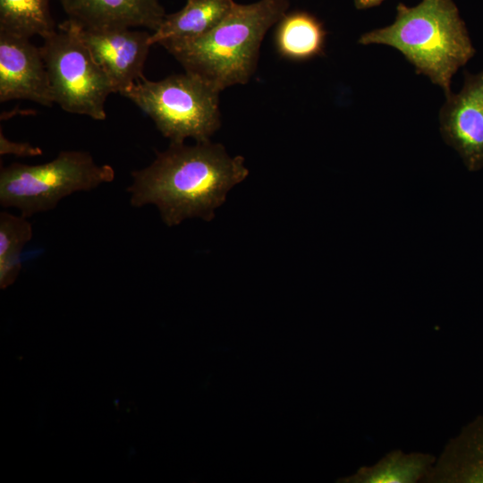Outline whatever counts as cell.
<instances>
[{
  "label": "cell",
  "mask_w": 483,
  "mask_h": 483,
  "mask_svg": "<svg viewBox=\"0 0 483 483\" xmlns=\"http://www.w3.org/2000/svg\"><path fill=\"white\" fill-rule=\"evenodd\" d=\"M358 43L396 49L445 96L452 92L454 74L475 55L453 0H421L414 6L400 3L393 23L363 33Z\"/></svg>",
  "instance_id": "obj_2"
},
{
  "label": "cell",
  "mask_w": 483,
  "mask_h": 483,
  "mask_svg": "<svg viewBox=\"0 0 483 483\" xmlns=\"http://www.w3.org/2000/svg\"><path fill=\"white\" fill-rule=\"evenodd\" d=\"M289 8V0L234 3L227 15L207 34L161 44L184 68L218 90L249 82L268 30Z\"/></svg>",
  "instance_id": "obj_3"
},
{
  "label": "cell",
  "mask_w": 483,
  "mask_h": 483,
  "mask_svg": "<svg viewBox=\"0 0 483 483\" xmlns=\"http://www.w3.org/2000/svg\"><path fill=\"white\" fill-rule=\"evenodd\" d=\"M50 0H0V32L27 38L43 39L55 33L57 26L51 15Z\"/></svg>",
  "instance_id": "obj_15"
},
{
  "label": "cell",
  "mask_w": 483,
  "mask_h": 483,
  "mask_svg": "<svg viewBox=\"0 0 483 483\" xmlns=\"http://www.w3.org/2000/svg\"><path fill=\"white\" fill-rule=\"evenodd\" d=\"M40 49L54 103L65 112L105 120L106 101L114 88L81 39L78 25L66 19L43 39Z\"/></svg>",
  "instance_id": "obj_6"
},
{
  "label": "cell",
  "mask_w": 483,
  "mask_h": 483,
  "mask_svg": "<svg viewBox=\"0 0 483 483\" xmlns=\"http://www.w3.org/2000/svg\"><path fill=\"white\" fill-rule=\"evenodd\" d=\"M249 175L245 159L211 140L170 142L148 166L131 172L127 188L134 208L154 205L169 227L189 218L212 221L228 192Z\"/></svg>",
  "instance_id": "obj_1"
},
{
  "label": "cell",
  "mask_w": 483,
  "mask_h": 483,
  "mask_svg": "<svg viewBox=\"0 0 483 483\" xmlns=\"http://www.w3.org/2000/svg\"><path fill=\"white\" fill-rule=\"evenodd\" d=\"M67 19L85 29L145 28L155 31L166 15L158 0H58Z\"/></svg>",
  "instance_id": "obj_10"
},
{
  "label": "cell",
  "mask_w": 483,
  "mask_h": 483,
  "mask_svg": "<svg viewBox=\"0 0 483 483\" xmlns=\"http://www.w3.org/2000/svg\"><path fill=\"white\" fill-rule=\"evenodd\" d=\"M422 482L483 483V415L449 441Z\"/></svg>",
  "instance_id": "obj_11"
},
{
  "label": "cell",
  "mask_w": 483,
  "mask_h": 483,
  "mask_svg": "<svg viewBox=\"0 0 483 483\" xmlns=\"http://www.w3.org/2000/svg\"><path fill=\"white\" fill-rule=\"evenodd\" d=\"M326 42L323 23L308 12H286L275 24V50L289 61L305 62L322 55Z\"/></svg>",
  "instance_id": "obj_13"
},
{
  "label": "cell",
  "mask_w": 483,
  "mask_h": 483,
  "mask_svg": "<svg viewBox=\"0 0 483 483\" xmlns=\"http://www.w3.org/2000/svg\"><path fill=\"white\" fill-rule=\"evenodd\" d=\"M114 179V168L97 164L89 152L64 150L44 164L13 163L2 167L0 205L30 217L54 209L72 193L89 191Z\"/></svg>",
  "instance_id": "obj_5"
},
{
  "label": "cell",
  "mask_w": 483,
  "mask_h": 483,
  "mask_svg": "<svg viewBox=\"0 0 483 483\" xmlns=\"http://www.w3.org/2000/svg\"><path fill=\"white\" fill-rule=\"evenodd\" d=\"M233 0H187L179 11L166 14L150 36V43L186 40L213 30L230 12Z\"/></svg>",
  "instance_id": "obj_12"
},
{
  "label": "cell",
  "mask_w": 483,
  "mask_h": 483,
  "mask_svg": "<svg viewBox=\"0 0 483 483\" xmlns=\"http://www.w3.org/2000/svg\"><path fill=\"white\" fill-rule=\"evenodd\" d=\"M78 25V24H77ZM79 34L106 72L114 93L122 95L144 77L151 32L134 28L85 29Z\"/></svg>",
  "instance_id": "obj_8"
},
{
  "label": "cell",
  "mask_w": 483,
  "mask_h": 483,
  "mask_svg": "<svg viewBox=\"0 0 483 483\" xmlns=\"http://www.w3.org/2000/svg\"><path fill=\"white\" fill-rule=\"evenodd\" d=\"M0 154L15 155L17 157H37L42 155L38 147H34L28 142H15L8 140L0 132Z\"/></svg>",
  "instance_id": "obj_17"
},
{
  "label": "cell",
  "mask_w": 483,
  "mask_h": 483,
  "mask_svg": "<svg viewBox=\"0 0 483 483\" xmlns=\"http://www.w3.org/2000/svg\"><path fill=\"white\" fill-rule=\"evenodd\" d=\"M436 462L429 453H404L394 450L376 464L361 467L354 475L343 479L350 483H415L422 481Z\"/></svg>",
  "instance_id": "obj_14"
},
{
  "label": "cell",
  "mask_w": 483,
  "mask_h": 483,
  "mask_svg": "<svg viewBox=\"0 0 483 483\" xmlns=\"http://www.w3.org/2000/svg\"><path fill=\"white\" fill-rule=\"evenodd\" d=\"M28 217L0 213V286L5 288L21 269V252L31 240L33 229Z\"/></svg>",
  "instance_id": "obj_16"
},
{
  "label": "cell",
  "mask_w": 483,
  "mask_h": 483,
  "mask_svg": "<svg viewBox=\"0 0 483 483\" xmlns=\"http://www.w3.org/2000/svg\"><path fill=\"white\" fill-rule=\"evenodd\" d=\"M220 90L198 75L185 72L159 80L143 77L122 96L130 99L172 143L191 138L211 140L221 126Z\"/></svg>",
  "instance_id": "obj_4"
},
{
  "label": "cell",
  "mask_w": 483,
  "mask_h": 483,
  "mask_svg": "<svg viewBox=\"0 0 483 483\" xmlns=\"http://www.w3.org/2000/svg\"><path fill=\"white\" fill-rule=\"evenodd\" d=\"M385 0H354V6L358 10H366L381 4Z\"/></svg>",
  "instance_id": "obj_18"
},
{
  "label": "cell",
  "mask_w": 483,
  "mask_h": 483,
  "mask_svg": "<svg viewBox=\"0 0 483 483\" xmlns=\"http://www.w3.org/2000/svg\"><path fill=\"white\" fill-rule=\"evenodd\" d=\"M14 99L55 104L40 47L30 38L0 32V102Z\"/></svg>",
  "instance_id": "obj_9"
},
{
  "label": "cell",
  "mask_w": 483,
  "mask_h": 483,
  "mask_svg": "<svg viewBox=\"0 0 483 483\" xmlns=\"http://www.w3.org/2000/svg\"><path fill=\"white\" fill-rule=\"evenodd\" d=\"M439 130L469 171L483 167V71L465 72L460 91L445 96L439 112Z\"/></svg>",
  "instance_id": "obj_7"
}]
</instances>
